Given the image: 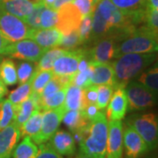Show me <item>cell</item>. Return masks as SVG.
<instances>
[{"mask_svg":"<svg viewBox=\"0 0 158 158\" xmlns=\"http://www.w3.org/2000/svg\"><path fill=\"white\" fill-rule=\"evenodd\" d=\"M0 79L7 86L14 85L18 83L16 64L11 58L2 59L0 62Z\"/></svg>","mask_w":158,"mask_h":158,"instance_id":"d4e9b609","label":"cell"},{"mask_svg":"<svg viewBox=\"0 0 158 158\" xmlns=\"http://www.w3.org/2000/svg\"><path fill=\"white\" fill-rule=\"evenodd\" d=\"M91 72H92V67L90 62L89 67L84 71L77 72L74 75L72 85L78 86L82 89H85L91 85L90 78H91Z\"/></svg>","mask_w":158,"mask_h":158,"instance_id":"f35d334b","label":"cell"},{"mask_svg":"<svg viewBox=\"0 0 158 158\" xmlns=\"http://www.w3.org/2000/svg\"><path fill=\"white\" fill-rule=\"evenodd\" d=\"M118 9L131 14H144L147 9L146 0H110Z\"/></svg>","mask_w":158,"mask_h":158,"instance_id":"4316f807","label":"cell"},{"mask_svg":"<svg viewBox=\"0 0 158 158\" xmlns=\"http://www.w3.org/2000/svg\"><path fill=\"white\" fill-rule=\"evenodd\" d=\"M81 112L85 115V117L89 121L94 119L99 113V109L97 106V105H88L83 109H81Z\"/></svg>","mask_w":158,"mask_h":158,"instance_id":"bcb514c9","label":"cell"},{"mask_svg":"<svg viewBox=\"0 0 158 158\" xmlns=\"http://www.w3.org/2000/svg\"><path fill=\"white\" fill-rule=\"evenodd\" d=\"M15 106L9 99L0 100V130L15 121Z\"/></svg>","mask_w":158,"mask_h":158,"instance_id":"f546056e","label":"cell"},{"mask_svg":"<svg viewBox=\"0 0 158 158\" xmlns=\"http://www.w3.org/2000/svg\"><path fill=\"white\" fill-rule=\"evenodd\" d=\"M5 158H10V157H5Z\"/></svg>","mask_w":158,"mask_h":158,"instance_id":"9f6ffc18","label":"cell"},{"mask_svg":"<svg viewBox=\"0 0 158 158\" xmlns=\"http://www.w3.org/2000/svg\"><path fill=\"white\" fill-rule=\"evenodd\" d=\"M85 48H74L59 56L54 62L52 71L54 75H74L77 71L79 62L86 54Z\"/></svg>","mask_w":158,"mask_h":158,"instance_id":"30bf717a","label":"cell"},{"mask_svg":"<svg viewBox=\"0 0 158 158\" xmlns=\"http://www.w3.org/2000/svg\"><path fill=\"white\" fill-rule=\"evenodd\" d=\"M2 59H3V57H2V56L0 55V62H1V61H2Z\"/></svg>","mask_w":158,"mask_h":158,"instance_id":"11a10c76","label":"cell"},{"mask_svg":"<svg viewBox=\"0 0 158 158\" xmlns=\"http://www.w3.org/2000/svg\"><path fill=\"white\" fill-rule=\"evenodd\" d=\"M73 1L74 0H56L55 3L53 4V6H51V8L57 11V10L60 9L63 5H65V4H67V3H72Z\"/></svg>","mask_w":158,"mask_h":158,"instance_id":"c3c4849f","label":"cell"},{"mask_svg":"<svg viewBox=\"0 0 158 158\" xmlns=\"http://www.w3.org/2000/svg\"><path fill=\"white\" fill-rule=\"evenodd\" d=\"M115 29L112 27L106 20L102 17L98 8H95L92 14V33L90 40H97L107 36H113Z\"/></svg>","mask_w":158,"mask_h":158,"instance_id":"ffe728a7","label":"cell"},{"mask_svg":"<svg viewBox=\"0 0 158 158\" xmlns=\"http://www.w3.org/2000/svg\"><path fill=\"white\" fill-rule=\"evenodd\" d=\"M29 1L31 4H33L34 6H37L39 4H42L43 3V0H27Z\"/></svg>","mask_w":158,"mask_h":158,"instance_id":"f5cc1de1","label":"cell"},{"mask_svg":"<svg viewBox=\"0 0 158 158\" xmlns=\"http://www.w3.org/2000/svg\"><path fill=\"white\" fill-rule=\"evenodd\" d=\"M54 77L52 70H35L31 79L32 93L40 95L48 81Z\"/></svg>","mask_w":158,"mask_h":158,"instance_id":"4dcf8cb0","label":"cell"},{"mask_svg":"<svg viewBox=\"0 0 158 158\" xmlns=\"http://www.w3.org/2000/svg\"><path fill=\"white\" fill-rule=\"evenodd\" d=\"M62 88H65L63 87L61 83L59 82V80L57 79L56 76L54 75V77L48 81V83L46 85V86L44 87V89L42 90V92L40 93V103L43 102L44 100H46L47 98H48L49 97H51L52 95H54L56 91H58L59 90H61ZM67 88V87H66Z\"/></svg>","mask_w":158,"mask_h":158,"instance_id":"ab89813d","label":"cell"},{"mask_svg":"<svg viewBox=\"0 0 158 158\" xmlns=\"http://www.w3.org/2000/svg\"><path fill=\"white\" fill-rule=\"evenodd\" d=\"M92 67L91 85H113L116 88L118 87L114 78V71H113L112 62H90Z\"/></svg>","mask_w":158,"mask_h":158,"instance_id":"ac0fdd59","label":"cell"},{"mask_svg":"<svg viewBox=\"0 0 158 158\" xmlns=\"http://www.w3.org/2000/svg\"><path fill=\"white\" fill-rule=\"evenodd\" d=\"M74 158H90L88 156H86V155H85V154H83V153H80L79 152V154L76 156V157Z\"/></svg>","mask_w":158,"mask_h":158,"instance_id":"db71d44e","label":"cell"},{"mask_svg":"<svg viewBox=\"0 0 158 158\" xmlns=\"http://www.w3.org/2000/svg\"><path fill=\"white\" fill-rule=\"evenodd\" d=\"M82 44L83 43L80 39L78 31L75 30L66 35H62L58 47L62 48L64 49H67V50H71L74 48H77L78 46L82 45Z\"/></svg>","mask_w":158,"mask_h":158,"instance_id":"8d00e7d4","label":"cell"},{"mask_svg":"<svg viewBox=\"0 0 158 158\" xmlns=\"http://www.w3.org/2000/svg\"><path fill=\"white\" fill-rule=\"evenodd\" d=\"M49 141V146L61 156H72L76 153V141L73 135L67 131L58 130Z\"/></svg>","mask_w":158,"mask_h":158,"instance_id":"e0dca14e","label":"cell"},{"mask_svg":"<svg viewBox=\"0 0 158 158\" xmlns=\"http://www.w3.org/2000/svg\"><path fill=\"white\" fill-rule=\"evenodd\" d=\"M98 98V85H90L89 87L83 89V100L82 108L88 105H96Z\"/></svg>","mask_w":158,"mask_h":158,"instance_id":"ee69618b","label":"cell"},{"mask_svg":"<svg viewBox=\"0 0 158 158\" xmlns=\"http://www.w3.org/2000/svg\"><path fill=\"white\" fill-rule=\"evenodd\" d=\"M10 44L11 42L6 39L4 34H2V32L0 31V55L1 56H5L6 49Z\"/></svg>","mask_w":158,"mask_h":158,"instance_id":"7dc6e473","label":"cell"},{"mask_svg":"<svg viewBox=\"0 0 158 158\" xmlns=\"http://www.w3.org/2000/svg\"><path fill=\"white\" fill-rule=\"evenodd\" d=\"M45 5L43 3L39 4L37 6H34V9L31 11V13L24 19V21L27 23V25L30 28H41V27H40V15H41V12L45 9Z\"/></svg>","mask_w":158,"mask_h":158,"instance_id":"74e56055","label":"cell"},{"mask_svg":"<svg viewBox=\"0 0 158 158\" xmlns=\"http://www.w3.org/2000/svg\"><path fill=\"white\" fill-rule=\"evenodd\" d=\"M115 89L116 87L113 85H98V98L96 105L99 110H105L106 108Z\"/></svg>","mask_w":158,"mask_h":158,"instance_id":"e575fe53","label":"cell"},{"mask_svg":"<svg viewBox=\"0 0 158 158\" xmlns=\"http://www.w3.org/2000/svg\"><path fill=\"white\" fill-rule=\"evenodd\" d=\"M66 112L64 106L56 109L46 110L42 113L41 126L39 133L31 138L36 145L46 143L50 140L56 133L62 120V117Z\"/></svg>","mask_w":158,"mask_h":158,"instance_id":"52a82bcc","label":"cell"},{"mask_svg":"<svg viewBox=\"0 0 158 158\" xmlns=\"http://www.w3.org/2000/svg\"><path fill=\"white\" fill-rule=\"evenodd\" d=\"M126 124L131 127L139 134L145 141L148 150L157 147L158 122L155 113L132 115L126 120Z\"/></svg>","mask_w":158,"mask_h":158,"instance_id":"277c9868","label":"cell"},{"mask_svg":"<svg viewBox=\"0 0 158 158\" xmlns=\"http://www.w3.org/2000/svg\"><path fill=\"white\" fill-rule=\"evenodd\" d=\"M62 121H63V124L68 127L71 133H74L77 130L83 128L90 122L85 118V115L81 112V110L66 111L62 117Z\"/></svg>","mask_w":158,"mask_h":158,"instance_id":"7402d4cb","label":"cell"},{"mask_svg":"<svg viewBox=\"0 0 158 158\" xmlns=\"http://www.w3.org/2000/svg\"><path fill=\"white\" fill-rule=\"evenodd\" d=\"M41 119H42V110L37 109L32 114V116L23 123L19 129L21 137L28 136L33 138L39 133L41 126Z\"/></svg>","mask_w":158,"mask_h":158,"instance_id":"cb8c5ba5","label":"cell"},{"mask_svg":"<svg viewBox=\"0 0 158 158\" xmlns=\"http://www.w3.org/2000/svg\"><path fill=\"white\" fill-rule=\"evenodd\" d=\"M57 11L52 8L45 7L40 15V27L41 28L55 27L57 22Z\"/></svg>","mask_w":158,"mask_h":158,"instance_id":"60d3db41","label":"cell"},{"mask_svg":"<svg viewBox=\"0 0 158 158\" xmlns=\"http://www.w3.org/2000/svg\"><path fill=\"white\" fill-rule=\"evenodd\" d=\"M31 93H32V85H31V80H30L27 83L20 84L15 90H12L8 96V99L14 106H17L21 102L29 98Z\"/></svg>","mask_w":158,"mask_h":158,"instance_id":"1f68e13d","label":"cell"},{"mask_svg":"<svg viewBox=\"0 0 158 158\" xmlns=\"http://www.w3.org/2000/svg\"><path fill=\"white\" fill-rule=\"evenodd\" d=\"M56 0H43V4L45 5L46 7L51 8V6H53V4L55 3Z\"/></svg>","mask_w":158,"mask_h":158,"instance_id":"816d5d0a","label":"cell"},{"mask_svg":"<svg viewBox=\"0 0 158 158\" xmlns=\"http://www.w3.org/2000/svg\"><path fill=\"white\" fill-rule=\"evenodd\" d=\"M112 62L114 78L117 86H123L137 77L140 74L150 66L156 61V56L155 53L144 54H125L115 58Z\"/></svg>","mask_w":158,"mask_h":158,"instance_id":"7a4b0ae2","label":"cell"},{"mask_svg":"<svg viewBox=\"0 0 158 158\" xmlns=\"http://www.w3.org/2000/svg\"><path fill=\"white\" fill-rule=\"evenodd\" d=\"M39 146V151L36 158H63L61 155L56 152L48 143H42Z\"/></svg>","mask_w":158,"mask_h":158,"instance_id":"f6af8a7d","label":"cell"},{"mask_svg":"<svg viewBox=\"0 0 158 158\" xmlns=\"http://www.w3.org/2000/svg\"><path fill=\"white\" fill-rule=\"evenodd\" d=\"M15 109H16V117L14 122L20 127V126L32 116V114L35 110L40 108L31 98H29L25 101L15 106Z\"/></svg>","mask_w":158,"mask_h":158,"instance_id":"484cf974","label":"cell"},{"mask_svg":"<svg viewBox=\"0 0 158 158\" xmlns=\"http://www.w3.org/2000/svg\"><path fill=\"white\" fill-rule=\"evenodd\" d=\"M129 111H142L153 107L156 98L138 81H130L125 86Z\"/></svg>","mask_w":158,"mask_h":158,"instance_id":"5b68a950","label":"cell"},{"mask_svg":"<svg viewBox=\"0 0 158 158\" xmlns=\"http://www.w3.org/2000/svg\"><path fill=\"white\" fill-rule=\"evenodd\" d=\"M128 110L127 98L126 94L125 87L118 86L113 91L112 98L108 103L106 112V117L108 121L121 120L124 118Z\"/></svg>","mask_w":158,"mask_h":158,"instance_id":"5bb4252c","label":"cell"},{"mask_svg":"<svg viewBox=\"0 0 158 158\" xmlns=\"http://www.w3.org/2000/svg\"><path fill=\"white\" fill-rule=\"evenodd\" d=\"M157 40V34L145 25L136 27L117 44L114 58L130 53H156L158 49Z\"/></svg>","mask_w":158,"mask_h":158,"instance_id":"3957f363","label":"cell"},{"mask_svg":"<svg viewBox=\"0 0 158 158\" xmlns=\"http://www.w3.org/2000/svg\"><path fill=\"white\" fill-rule=\"evenodd\" d=\"M68 51L59 47L47 50L38 61L39 62L36 66V70H52L54 62Z\"/></svg>","mask_w":158,"mask_h":158,"instance_id":"f1b7e54d","label":"cell"},{"mask_svg":"<svg viewBox=\"0 0 158 158\" xmlns=\"http://www.w3.org/2000/svg\"><path fill=\"white\" fill-rule=\"evenodd\" d=\"M141 83L146 89L149 90L156 98H157L158 93V68L154 66L152 68L146 69L138 77L137 80Z\"/></svg>","mask_w":158,"mask_h":158,"instance_id":"44dd1931","label":"cell"},{"mask_svg":"<svg viewBox=\"0 0 158 158\" xmlns=\"http://www.w3.org/2000/svg\"><path fill=\"white\" fill-rule=\"evenodd\" d=\"M123 147L126 158H141L149 151L139 134L127 124L123 127Z\"/></svg>","mask_w":158,"mask_h":158,"instance_id":"4fadbf2b","label":"cell"},{"mask_svg":"<svg viewBox=\"0 0 158 158\" xmlns=\"http://www.w3.org/2000/svg\"><path fill=\"white\" fill-rule=\"evenodd\" d=\"M143 22L154 33L158 34V9H151L147 7Z\"/></svg>","mask_w":158,"mask_h":158,"instance_id":"b9f144b4","label":"cell"},{"mask_svg":"<svg viewBox=\"0 0 158 158\" xmlns=\"http://www.w3.org/2000/svg\"><path fill=\"white\" fill-rule=\"evenodd\" d=\"M47 50L48 49L40 47L33 40L25 39L16 42H11L6 49L5 56L19 60L37 62Z\"/></svg>","mask_w":158,"mask_h":158,"instance_id":"ba28073f","label":"cell"},{"mask_svg":"<svg viewBox=\"0 0 158 158\" xmlns=\"http://www.w3.org/2000/svg\"><path fill=\"white\" fill-rule=\"evenodd\" d=\"M39 151V147L34 143L31 137L26 136L23 141L16 145L12 151L13 158H36Z\"/></svg>","mask_w":158,"mask_h":158,"instance_id":"603a6c76","label":"cell"},{"mask_svg":"<svg viewBox=\"0 0 158 158\" xmlns=\"http://www.w3.org/2000/svg\"><path fill=\"white\" fill-rule=\"evenodd\" d=\"M34 6L27 0H0V9L21 19H25Z\"/></svg>","mask_w":158,"mask_h":158,"instance_id":"d6986e66","label":"cell"},{"mask_svg":"<svg viewBox=\"0 0 158 158\" xmlns=\"http://www.w3.org/2000/svg\"><path fill=\"white\" fill-rule=\"evenodd\" d=\"M67 88L66 87L62 88L61 90L56 91L54 95H52L48 98H47L46 100L41 102L40 109L42 111H46V110H50V109H56V108L61 107L62 106H64Z\"/></svg>","mask_w":158,"mask_h":158,"instance_id":"d6a6232c","label":"cell"},{"mask_svg":"<svg viewBox=\"0 0 158 158\" xmlns=\"http://www.w3.org/2000/svg\"><path fill=\"white\" fill-rule=\"evenodd\" d=\"M31 29L23 19L0 9V31L10 42L28 39Z\"/></svg>","mask_w":158,"mask_h":158,"instance_id":"8992f818","label":"cell"},{"mask_svg":"<svg viewBox=\"0 0 158 158\" xmlns=\"http://www.w3.org/2000/svg\"><path fill=\"white\" fill-rule=\"evenodd\" d=\"M0 158H2V157H0Z\"/></svg>","mask_w":158,"mask_h":158,"instance_id":"6f0895ef","label":"cell"},{"mask_svg":"<svg viewBox=\"0 0 158 158\" xmlns=\"http://www.w3.org/2000/svg\"><path fill=\"white\" fill-rule=\"evenodd\" d=\"M7 94V88L4 82L0 79V100L3 99V98Z\"/></svg>","mask_w":158,"mask_h":158,"instance_id":"681fc988","label":"cell"},{"mask_svg":"<svg viewBox=\"0 0 158 158\" xmlns=\"http://www.w3.org/2000/svg\"><path fill=\"white\" fill-rule=\"evenodd\" d=\"M83 100V89L78 86L71 85L67 88L64 108L69 110H81Z\"/></svg>","mask_w":158,"mask_h":158,"instance_id":"83f0119b","label":"cell"},{"mask_svg":"<svg viewBox=\"0 0 158 158\" xmlns=\"http://www.w3.org/2000/svg\"><path fill=\"white\" fill-rule=\"evenodd\" d=\"M123 124L121 120L108 122V137L106 158H122Z\"/></svg>","mask_w":158,"mask_h":158,"instance_id":"7c38bea8","label":"cell"},{"mask_svg":"<svg viewBox=\"0 0 158 158\" xmlns=\"http://www.w3.org/2000/svg\"><path fill=\"white\" fill-rule=\"evenodd\" d=\"M57 22L56 28L62 35H66L77 30L82 20V15L73 3H67L57 10Z\"/></svg>","mask_w":158,"mask_h":158,"instance_id":"9c48e42d","label":"cell"},{"mask_svg":"<svg viewBox=\"0 0 158 158\" xmlns=\"http://www.w3.org/2000/svg\"><path fill=\"white\" fill-rule=\"evenodd\" d=\"M72 134L75 141L79 144V152L90 158H106L108 120L103 112H99L94 119Z\"/></svg>","mask_w":158,"mask_h":158,"instance_id":"6da1fadb","label":"cell"},{"mask_svg":"<svg viewBox=\"0 0 158 158\" xmlns=\"http://www.w3.org/2000/svg\"><path fill=\"white\" fill-rule=\"evenodd\" d=\"M20 138V129L15 122L0 130V157H10Z\"/></svg>","mask_w":158,"mask_h":158,"instance_id":"9a60e30c","label":"cell"},{"mask_svg":"<svg viewBox=\"0 0 158 158\" xmlns=\"http://www.w3.org/2000/svg\"><path fill=\"white\" fill-rule=\"evenodd\" d=\"M96 43L90 48L87 50V56L90 62H111L115 57L117 40L113 37L107 36L101 39L95 40Z\"/></svg>","mask_w":158,"mask_h":158,"instance_id":"8fae6325","label":"cell"},{"mask_svg":"<svg viewBox=\"0 0 158 158\" xmlns=\"http://www.w3.org/2000/svg\"><path fill=\"white\" fill-rule=\"evenodd\" d=\"M98 2V0H74L72 3L78 9L82 17H84L94 11Z\"/></svg>","mask_w":158,"mask_h":158,"instance_id":"7bdbcfd3","label":"cell"},{"mask_svg":"<svg viewBox=\"0 0 158 158\" xmlns=\"http://www.w3.org/2000/svg\"><path fill=\"white\" fill-rule=\"evenodd\" d=\"M92 13H89L82 18L81 23L79 25L77 29L80 39L82 40V43L84 44L85 42L90 40L91 38V33H92Z\"/></svg>","mask_w":158,"mask_h":158,"instance_id":"d590c367","label":"cell"},{"mask_svg":"<svg viewBox=\"0 0 158 158\" xmlns=\"http://www.w3.org/2000/svg\"><path fill=\"white\" fill-rule=\"evenodd\" d=\"M62 34L56 27L31 29L28 39L34 40L37 44L46 49L57 48L61 41Z\"/></svg>","mask_w":158,"mask_h":158,"instance_id":"2e32d148","label":"cell"},{"mask_svg":"<svg viewBox=\"0 0 158 158\" xmlns=\"http://www.w3.org/2000/svg\"><path fill=\"white\" fill-rule=\"evenodd\" d=\"M35 70H36V66L33 62L24 61V62H19L17 67L18 83L20 85L30 81L33 77Z\"/></svg>","mask_w":158,"mask_h":158,"instance_id":"836d02e7","label":"cell"},{"mask_svg":"<svg viewBox=\"0 0 158 158\" xmlns=\"http://www.w3.org/2000/svg\"><path fill=\"white\" fill-rule=\"evenodd\" d=\"M147 7L151 9H158V0H146Z\"/></svg>","mask_w":158,"mask_h":158,"instance_id":"f907efd6","label":"cell"}]
</instances>
